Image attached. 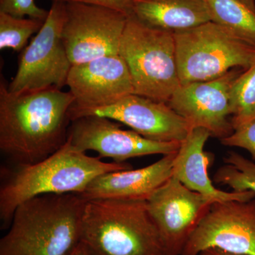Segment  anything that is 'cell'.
<instances>
[{
	"label": "cell",
	"mask_w": 255,
	"mask_h": 255,
	"mask_svg": "<svg viewBox=\"0 0 255 255\" xmlns=\"http://www.w3.org/2000/svg\"><path fill=\"white\" fill-rule=\"evenodd\" d=\"M85 200L80 194H44L15 210L0 255H70L81 242Z\"/></svg>",
	"instance_id": "2"
},
{
	"label": "cell",
	"mask_w": 255,
	"mask_h": 255,
	"mask_svg": "<svg viewBox=\"0 0 255 255\" xmlns=\"http://www.w3.org/2000/svg\"><path fill=\"white\" fill-rule=\"evenodd\" d=\"M230 107L234 130L255 118V63L233 82L230 90Z\"/></svg>",
	"instance_id": "19"
},
{
	"label": "cell",
	"mask_w": 255,
	"mask_h": 255,
	"mask_svg": "<svg viewBox=\"0 0 255 255\" xmlns=\"http://www.w3.org/2000/svg\"><path fill=\"white\" fill-rule=\"evenodd\" d=\"M200 255H236L232 254V253H227L221 251V250L218 249H209L206 251L203 252L201 253Z\"/></svg>",
	"instance_id": "26"
},
{
	"label": "cell",
	"mask_w": 255,
	"mask_h": 255,
	"mask_svg": "<svg viewBox=\"0 0 255 255\" xmlns=\"http://www.w3.org/2000/svg\"><path fill=\"white\" fill-rule=\"evenodd\" d=\"M132 168L127 162H106L89 156L68 139L47 158L35 164L15 165L10 171L0 188L1 227L10 226L15 210L28 199L44 194H81L101 174Z\"/></svg>",
	"instance_id": "3"
},
{
	"label": "cell",
	"mask_w": 255,
	"mask_h": 255,
	"mask_svg": "<svg viewBox=\"0 0 255 255\" xmlns=\"http://www.w3.org/2000/svg\"><path fill=\"white\" fill-rule=\"evenodd\" d=\"M223 145L238 147L248 150L255 160V118L235 129L232 134L221 139Z\"/></svg>",
	"instance_id": "23"
},
{
	"label": "cell",
	"mask_w": 255,
	"mask_h": 255,
	"mask_svg": "<svg viewBox=\"0 0 255 255\" xmlns=\"http://www.w3.org/2000/svg\"><path fill=\"white\" fill-rule=\"evenodd\" d=\"M211 21L255 46V0H206Z\"/></svg>",
	"instance_id": "18"
},
{
	"label": "cell",
	"mask_w": 255,
	"mask_h": 255,
	"mask_svg": "<svg viewBox=\"0 0 255 255\" xmlns=\"http://www.w3.org/2000/svg\"><path fill=\"white\" fill-rule=\"evenodd\" d=\"M45 21L33 18L16 17L0 11V49L11 48L22 51L32 35L38 33Z\"/></svg>",
	"instance_id": "21"
},
{
	"label": "cell",
	"mask_w": 255,
	"mask_h": 255,
	"mask_svg": "<svg viewBox=\"0 0 255 255\" xmlns=\"http://www.w3.org/2000/svg\"><path fill=\"white\" fill-rule=\"evenodd\" d=\"M119 55L127 63L135 95L168 103L181 86L174 32L152 27L129 14Z\"/></svg>",
	"instance_id": "5"
},
{
	"label": "cell",
	"mask_w": 255,
	"mask_h": 255,
	"mask_svg": "<svg viewBox=\"0 0 255 255\" xmlns=\"http://www.w3.org/2000/svg\"><path fill=\"white\" fill-rule=\"evenodd\" d=\"M210 137L211 132L202 128L191 129L186 138L181 142L176 154L172 177L188 189L213 198L216 201L254 199L255 193L251 190L226 192L214 187L209 174V168L214 157L204 150Z\"/></svg>",
	"instance_id": "16"
},
{
	"label": "cell",
	"mask_w": 255,
	"mask_h": 255,
	"mask_svg": "<svg viewBox=\"0 0 255 255\" xmlns=\"http://www.w3.org/2000/svg\"><path fill=\"white\" fill-rule=\"evenodd\" d=\"M68 139L80 150L95 151L100 158L109 157L119 163L142 156L173 153L181 144L151 140L134 130L121 128L112 119L95 116L72 121Z\"/></svg>",
	"instance_id": "11"
},
{
	"label": "cell",
	"mask_w": 255,
	"mask_h": 255,
	"mask_svg": "<svg viewBox=\"0 0 255 255\" xmlns=\"http://www.w3.org/2000/svg\"><path fill=\"white\" fill-rule=\"evenodd\" d=\"M52 1H63V2H75L86 3L97 5V6H104V7L110 8L117 11H122L126 14H130L132 3L134 0H51Z\"/></svg>",
	"instance_id": "24"
},
{
	"label": "cell",
	"mask_w": 255,
	"mask_h": 255,
	"mask_svg": "<svg viewBox=\"0 0 255 255\" xmlns=\"http://www.w3.org/2000/svg\"><path fill=\"white\" fill-rule=\"evenodd\" d=\"M70 255H95L83 243L80 242L74 251L70 253Z\"/></svg>",
	"instance_id": "25"
},
{
	"label": "cell",
	"mask_w": 255,
	"mask_h": 255,
	"mask_svg": "<svg viewBox=\"0 0 255 255\" xmlns=\"http://www.w3.org/2000/svg\"><path fill=\"white\" fill-rule=\"evenodd\" d=\"M224 165L216 171L213 182L227 186L233 191L251 190L255 193V163L244 156L230 151L223 159Z\"/></svg>",
	"instance_id": "20"
},
{
	"label": "cell",
	"mask_w": 255,
	"mask_h": 255,
	"mask_svg": "<svg viewBox=\"0 0 255 255\" xmlns=\"http://www.w3.org/2000/svg\"><path fill=\"white\" fill-rule=\"evenodd\" d=\"M130 14L149 26L174 33L211 21L206 0H134Z\"/></svg>",
	"instance_id": "17"
},
{
	"label": "cell",
	"mask_w": 255,
	"mask_h": 255,
	"mask_svg": "<svg viewBox=\"0 0 255 255\" xmlns=\"http://www.w3.org/2000/svg\"><path fill=\"white\" fill-rule=\"evenodd\" d=\"M174 35L181 85L215 80L255 63V46L213 21Z\"/></svg>",
	"instance_id": "6"
},
{
	"label": "cell",
	"mask_w": 255,
	"mask_h": 255,
	"mask_svg": "<svg viewBox=\"0 0 255 255\" xmlns=\"http://www.w3.org/2000/svg\"><path fill=\"white\" fill-rule=\"evenodd\" d=\"M244 69L235 68L215 80L181 85L168 105L191 128H202L220 140L234 131L231 124L230 90Z\"/></svg>",
	"instance_id": "13"
},
{
	"label": "cell",
	"mask_w": 255,
	"mask_h": 255,
	"mask_svg": "<svg viewBox=\"0 0 255 255\" xmlns=\"http://www.w3.org/2000/svg\"><path fill=\"white\" fill-rule=\"evenodd\" d=\"M62 39L73 65L119 55L128 14L86 3L65 2Z\"/></svg>",
	"instance_id": "8"
},
{
	"label": "cell",
	"mask_w": 255,
	"mask_h": 255,
	"mask_svg": "<svg viewBox=\"0 0 255 255\" xmlns=\"http://www.w3.org/2000/svg\"><path fill=\"white\" fill-rule=\"evenodd\" d=\"M0 11L16 16L45 21L48 11L37 6L34 0H0Z\"/></svg>",
	"instance_id": "22"
},
{
	"label": "cell",
	"mask_w": 255,
	"mask_h": 255,
	"mask_svg": "<svg viewBox=\"0 0 255 255\" xmlns=\"http://www.w3.org/2000/svg\"><path fill=\"white\" fill-rule=\"evenodd\" d=\"M105 117L125 124L142 136L162 142H181L191 130L187 122L165 102L131 94L113 104L89 109L70 107V120Z\"/></svg>",
	"instance_id": "12"
},
{
	"label": "cell",
	"mask_w": 255,
	"mask_h": 255,
	"mask_svg": "<svg viewBox=\"0 0 255 255\" xmlns=\"http://www.w3.org/2000/svg\"><path fill=\"white\" fill-rule=\"evenodd\" d=\"M216 202L191 190L173 177L146 200L169 255H181L191 234Z\"/></svg>",
	"instance_id": "9"
},
{
	"label": "cell",
	"mask_w": 255,
	"mask_h": 255,
	"mask_svg": "<svg viewBox=\"0 0 255 255\" xmlns=\"http://www.w3.org/2000/svg\"><path fill=\"white\" fill-rule=\"evenodd\" d=\"M67 86L75 97L71 107L75 109L111 105L134 94L130 72L120 55H107L73 65Z\"/></svg>",
	"instance_id": "14"
},
{
	"label": "cell",
	"mask_w": 255,
	"mask_h": 255,
	"mask_svg": "<svg viewBox=\"0 0 255 255\" xmlns=\"http://www.w3.org/2000/svg\"><path fill=\"white\" fill-rule=\"evenodd\" d=\"M65 16V2L52 1L43 26L20 55L17 72L7 85L11 93L67 86L73 64L61 36Z\"/></svg>",
	"instance_id": "7"
},
{
	"label": "cell",
	"mask_w": 255,
	"mask_h": 255,
	"mask_svg": "<svg viewBox=\"0 0 255 255\" xmlns=\"http://www.w3.org/2000/svg\"><path fill=\"white\" fill-rule=\"evenodd\" d=\"M209 249L255 255V198L215 202L181 255H200Z\"/></svg>",
	"instance_id": "10"
},
{
	"label": "cell",
	"mask_w": 255,
	"mask_h": 255,
	"mask_svg": "<svg viewBox=\"0 0 255 255\" xmlns=\"http://www.w3.org/2000/svg\"><path fill=\"white\" fill-rule=\"evenodd\" d=\"M177 152L163 155L159 160L143 168L101 174L90 182L80 195L87 201H146L154 191L172 177Z\"/></svg>",
	"instance_id": "15"
},
{
	"label": "cell",
	"mask_w": 255,
	"mask_h": 255,
	"mask_svg": "<svg viewBox=\"0 0 255 255\" xmlns=\"http://www.w3.org/2000/svg\"><path fill=\"white\" fill-rule=\"evenodd\" d=\"M75 102L70 92L59 89L11 93L0 83V150L15 165L47 158L68 140Z\"/></svg>",
	"instance_id": "1"
},
{
	"label": "cell",
	"mask_w": 255,
	"mask_h": 255,
	"mask_svg": "<svg viewBox=\"0 0 255 255\" xmlns=\"http://www.w3.org/2000/svg\"><path fill=\"white\" fill-rule=\"evenodd\" d=\"M81 243L95 255H169L146 201H87Z\"/></svg>",
	"instance_id": "4"
}]
</instances>
